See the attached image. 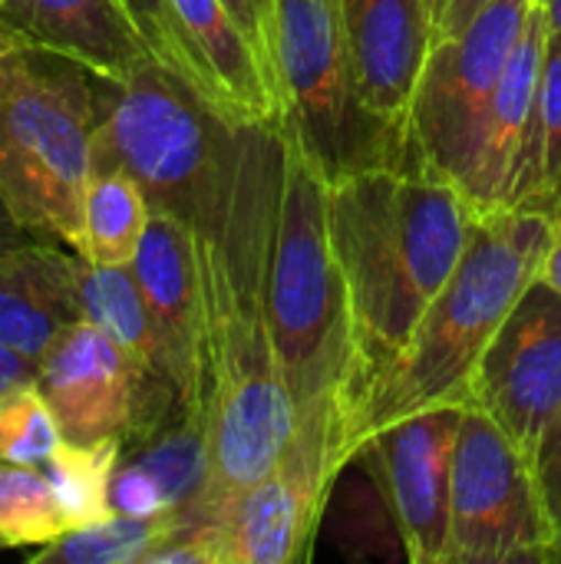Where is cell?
<instances>
[{"label":"cell","mask_w":561,"mask_h":564,"mask_svg":"<svg viewBox=\"0 0 561 564\" xmlns=\"http://www.w3.org/2000/svg\"><path fill=\"white\" fill-rule=\"evenodd\" d=\"M284 182V126L241 129L238 172L222 225L195 238L205 288V426L208 486L185 522H212L222 506L268 476L298 430L268 314V264Z\"/></svg>","instance_id":"obj_1"},{"label":"cell","mask_w":561,"mask_h":564,"mask_svg":"<svg viewBox=\"0 0 561 564\" xmlns=\"http://www.w3.org/2000/svg\"><path fill=\"white\" fill-rule=\"evenodd\" d=\"M327 215L350 317L341 393L347 426L456 271L476 208L453 182L423 169H370L331 182Z\"/></svg>","instance_id":"obj_2"},{"label":"cell","mask_w":561,"mask_h":564,"mask_svg":"<svg viewBox=\"0 0 561 564\" xmlns=\"http://www.w3.org/2000/svg\"><path fill=\"white\" fill-rule=\"evenodd\" d=\"M552 231L555 218L539 212H476L466 251L407 350L347 416L344 449L350 459L403 416L470 403L473 377L493 337L539 281Z\"/></svg>","instance_id":"obj_3"},{"label":"cell","mask_w":561,"mask_h":564,"mask_svg":"<svg viewBox=\"0 0 561 564\" xmlns=\"http://www.w3.org/2000/svg\"><path fill=\"white\" fill-rule=\"evenodd\" d=\"M96 126L93 73L0 20V198L26 235L79 248Z\"/></svg>","instance_id":"obj_4"},{"label":"cell","mask_w":561,"mask_h":564,"mask_svg":"<svg viewBox=\"0 0 561 564\" xmlns=\"http://www.w3.org/2000/svg\"><path fill=\"white\" fill-rule=\"evenodd\" d=\"M96 79V169L129 172L152 212L208 238L231 202L241 129L159 63Z\"/></svg>","instance_id":"obj_5"},{"label":"cell","mask_w":561,"mask_h":564,"mask_svg":"<svg viewBox=\"0 0 561 564\" xmlns=\"http://www.w3.org/2000/svg\"><path fill=\"white\" fill-rule=\"evenodd\" d=\"M327 188L331 182L284 129V182L268 264V314L278 367L298 420L321 406H341L350 364L347 291L331 241Z\"/></svg>","instance_id":"obj_6"},{"label":"cell","mask_w":561,"mask_h":564,"mask_svg":"<svg viewBox=\"0 0 561 564\" xmlns=\"http://www.w3.org/2000/svg\"><path fill=\"white\" fill-rule=\"evenodd\" d=\"M274 66L281 126L327 182L370 169H423L413 135L380 119L360 93L344 0H278Z\"/></svg>","instance_id":"obj_7"},{"label":"cell","mask_w":561,"mask_h":564,"mask_svg":"<svg viewBox=\"0 0 561 564\" xmlns=\"http://www.w3.org/2000/svg\"><path fill=\"white\" fill-rule=\"evenodd\" d=\"M536 7L539 0H489L460 33L430 46L417 76L410 132L420 165L460 192L470 182L499 83Z\"/></svg>","instance_id":"obj_8"},{"label":"cell","mask_w":561,"mask_h":564,"mask_svg":"<svg viewBox=\"0 0 561 564\" xmlns=\"http://www.w3.org/2000/svg\"><path fill=\"white\" fill-rule=\"evenodd\" d=\"M555 558L561 552L529 456L483 410L466 403L453 459L450 564Z\"/></svg>","instance_id":"obj_9"},{"label":"cell","mask_w":561,"mask_h":564,"mask_svg":"<svg viewBox=\"0 0 561 564\" xmlns=\"http://www.w3.org/2000/svg\"><path fill=\"white\" fill-rule=\"evenodd\" d=\"M347 463L341 406L301 416L278 466L222 506L212 522H202L215 539L218 564L304 562L327 492Z\"/></svg>","instance_id":"obj_10"},{"label":"cell","mask_w":561,"mask_h":564,"mask_svg":"<svg viewBox=\"0 0 561 564\" xmlns=\"http://www.w3.org/2000/svg\"><path fill=\"white\" fill-rule=\"evenodd\" d=\"M43 390L66 443L119 440L122 449L149 440L179 410L172 383L122 350L89 321L69 324L36 360Z\"/></svg>","instance_id":"obj_11"},{"label":"cell","mask_w":561,"mask_h":564,"mask_svg":"<svg viewBox=\"0 0 561 564\" xmlns=\"http://www.w3.org/2000/svg\"><path fill=\"white\" fill-rule=\"evenodd\" d=\"M532 463L536 446L561 406V297L536 281L493 337L470 390Z\"/></svg>","instance_id":"obj_12"},{"label":"cell","mask_w":561,"mask_h":564,"mask_svg":"<svg viewBox=\"0 0 561 564\" xmlns=\"http://www.w3.org/2000/svg\"><path fill=\"white\" fill-rule=\"evenodd\" d=\"M460 423L463 406H436L384 426L364 446L380 459L384 492L413 564H450V502Z\"/></svg>","instance_id":"obj_13"},{"label":"cell","mask_w":561,"mask_h":564,"mask_svg":"<svg viewBox=\"0 0 561 564\" xmlns=\"http://www.w3.org/2000/svg\"><path fill=\"white\" fill-rule=\"evenodd\" d=\"M162 357L182 410L205 416V288L192 228L152 212L142 248L132 261Z\"/></svg>","instance_id":"obj_14"},{"label":"cell","mask_w":561,"mask_h":564,"mask_svg":"<svg viewBox=\"0 0 561 564\" xmlns=\"http://www.w3.org/2000/svg\"><path fill=\"white\" fill-rule=\"evenodd\" d=\"M357 79L367 106L410 132L417 76L433 46V23L423 0H344ZM413 135V132H410Z\"/></svg>","instance_id":"obj_15"},{"label":"cell","mask_w":561,"mask_h":564,"mask_svg":"<svg viewBox=\"0 0 561 564\" xmlns=\"http://www.w3.org/2000/svg\"><path fill=\"white\" fill-rule=\"evenodd\" d=\"M195 56L208 102L231 122H284L274 76L225 7V0H169Z\"/></svg>","instance_id":"obj_16"},{"label":"cell","mask_w":561,"mask_h":564,"mask_svg":"<svg viewBox=\"0 0 561 564\" xmlns=\"http://www.w3.org/2000/svg\"><path fill=\"white\" fill-rule=\"evenodd\" d=\"M0 20L26 43L60 53L99 79H126L155 63L119 0H7Z\"/></svg>","instance_id":"obj_17"},{"label":"cell","mask_w":561,"mask_h":564,"mask_svg":"<svg viewBox=\"0 0 561 564\" xmlns=\"http://www.w3.org/2000/svg\"><path fill=\"white\" fill-rule=\"evenodd\" d=\"M79 321L76 251L26 235L0 251V344L40 360Z\"/></svg>","instance_id":"obj_18"},{"label":"cell","mask_w":561,"mask_h":564,"mask_svg":"<svg viewBox=\"0 0 561 564\" xmlns=\"http://www.w3.org/2000/svg\"><path fill=\"white\" fill-rule=\"evenodd\" d=\"M546 40H549V17L539 0L536 13L529 17V26L506 66V76L499 83L496 102L489 109L476 165L470 172V182L463 195L473 202L476 212H493L503 208L506 188L513 182V172L519 165V155L529 139V122L539 96V79H542V59H546Z\"/></svg>","instance_id":"obj_19"},{"label":"cell","mask_w":561,"mask_h":564,"mask_svg":"<svg viewBox=\"0 0 561 564\" xmlns=\"http://www.w3.org/2000/svg\"><path fill=\"white\" fill-rule=\"evenodd\" d=\"M503 208L561 215V33L549 26L539 96L529 122V139L506 188Z\"/></svg>","instance_id":"obj_20"},{"label":"cell","mask_w":561,"mask_h":564,"mask_svg":"<svg viewBox=\"0 0 561 564\" xmlns=\"http://www.w3.org/2000/svg\"><path fill=\"white\" fill-rule=\"evenodd\" d=\"M152 208L142 185L122 169H96L83 202L79 254L93 264L129 268L149 231Z\"/></svg>","instance_id":"obj_21"},{"label":"cell","mask_w":561,"mask_h":564,"mask_svg":"<svg viewBox=\"0 0 561 564\" xmlns=\"http://www.w3.org/2000/svg\"><path fill=\"white\" fill-rule=\"evenodd\" d=\"M76 304H79V321L96 324L122 350H129L136 360L162 373L159 337H155L132 264L106 268V264L86 261L76 251Z\"/></svg>","instance_id":"obj_22"},{"label":"cell","mask_w":561,"mask_h":564,"mask_svg":"<svg viewBox=\"0 0 561 564\" xmlns=\"http://www.w3.org/2000/svg\"><path fill=\"white\" fill-rule=\"evenodd\" d=\"M122 459L142 466L159 486L169 512L188 516L208 486V426L202 413L179 410L149 440L122 449Z\"/></svg>","instance_id":"obj_23"},{"label":"cell","mask_w":561,"mask_h":564,"mask_svg":"<svg viewBox=\"0 0 561 564\" xmlns=\"http://www.w3.org/2000/svg\"><path fill=\"white\" fill-rule=\"evenodd\" d=\"M182 525V516H119L73 529L53 545L36 552V564H145L149 555L165 545Z\"/></svg>","instance_id":"obj_24"},{"label":"cell","mask_w":561,"mask_h":564,"mask_svg":"<svg viewBox=\"0 0 561 564\" xmlns=\"http://www.w3.org/2000/svg\"><path fill=\"white\" fill-rule=\"evenodd\" d=\"M69 532L46 469L0 463V549H46Z\"/></svg>","instance_id":"obj_25"},{"label":"cell","mask_w":561,"mask_h":564,"mask_svg":"<svg viewBox=\"0 0 561 564\" xmlns=\"http://www.w3.org/2000/svg\"><path fill=\"white\" fill-rule=\"evenodd\" d=\"M119 459H122L119 440H103V443H89V446L63 440L56 456L43 466L46 476L53 479V489L60 496L69 532L112 516L109 482H112Z\"/></svg>","instance_id":"obj_26"},{"label":"cell","mask_w":561,"mask_h":564,"mask_svg":"<svg viewBox=\"0 0 561 564\" xmlns=\"http://www.w3.org/2000/svg\"><path fill=\"white\" fill-rule=\"evenodd\" d=\"M60 446V423L36 380L20 383L0 397V463L43 469Z\"/></svg>","instance_id":"obj_27"},{"label":"cell","mask_w":561,"mask_h":564,"mask_svg":"<svg viewBox=\"0 0 561 564\" xmlns=\"http://www.w3.org/2000/svg\"><path fill=\"white\" fill-rule=\"evenodd\" d=\"M119 3L129 13V20L136 23V30L142 36V43L149 46L152 59L205 96L195 56L188 50V40H185V33L179 26V17H175L172 3L169 0H119Z\"/></svg>","instance_id":"obj_28"},{"label":"cell","mask_w":561,"mask_h":564,"mask_svg":"<svg viewBox=\"0 0 561 564\" xmlns=\"http://www.w3.org/2000/svg\"><path fill=\"white\" fill-rule=\"evenodd\" d=\"M109 506L112 512L119 516H139V519H149V516H169V506L159 492V486L152 482V476L129 463V459H119L116 473H112V482H109Z\"/></svg>","instance_id":"obj_29"},{"label":"cell","mask_w":561,"mask_h":564,"mask_svg":"<svg viewBox=\"0 0 561 564\" xmlns=\"http://www.w3.org/2000/svg\"><path fill=\"white\" fill-rule=\"evenodd\" d=\"M532 473H536L539 496H542V506H546V516H549V525L561 552V406L536 446Z\"/></svg>","instance_id":"obj_30"},{"label":"cell","mask_w":561,"mask_h":564,"mask_svg":"<svg viewBox=\"0 0 561 564\" xmlns=\"http://www.w3.org/2000/svg\"><path fill=\"white\" fill-rule=\"evenodd\" d=\"M251 46L258 50L261 63L278 83V66H274V43H278V0H225ZM281 89V86H278ZM284 102V99H281Z\"/></svg>","instance_id":"obj_31"},{"label":"cell","mask_w":561,"mask_h":564,"mask_svg":"<svg viewBox=\"0 0 561 564\" xmlns=\"http://www.w3.org/2000/svg\"><path fill=\"white\" fill-rule=\"evenodd\" d=\"M489 0H450V10H446V20H443V30H440V36H453V33H460L483 7H486ZM436 36V40H440ZM433 40V43H436Z\"/></svg>","instance_id":"obj_32"},{"label":"cell","mask_w":561,"mask_h":564,"mask_svg":"<svg viewBox=\"0 0 561 564\" xmlns=\"http://www.w3.org/2000/svg\"><path fill=\"white\" fill-rule=\"evenodd\" d=\"M539 281H546L555 294L561 297V215L555 218V231H552V245L546 251V261H542V271H539Z\"/></svg>","instance_id":"obj_33"},{"label":"cell","mask_w":561,"mask_h":564,"mask_svg":"<svg viewBox=\"0 0 561 564\" xmlns=\"http://www.w3.org/2000/svg\"><path fill=\"white\" fill-rule=\"evenodd\" d=\"M23 238H26V231L13 221L10 208H7L3 198H0V251H7L10 245H17V241H23Z\"/></svg>","instance_id":"obj_34"},{"label":"cell","mask_w":561,"mask_h":564,"mask_svg":"<svg viewBox=\"0 0 561 564\" xmlns=\"http://www.w3.org/2000/svg\"><path fill=\"white\" fill-rule=\"evenodd\" d=\"M423 3H427L430 23H433V36H440V30H443V20H446V10H450V0H423Z\"/></svg>","instance_id":"obj_35"},{"label":"cell","mask_w":561,"mask_h":564,"mask_svg":"<svg viewBox=\"0 0 561 564\" xmlns=\"http://www.w3.org/2000/svg\"><path fill=\"white\" fill-rule=\"evenodd\" d=\"M542 7H546L549 26H552V30H559V33H561V0H542Z\"/></svg>","instance_id":"obj_36"},{"label":"cell","mask_w":561,"mask_h":564,"mask_svg":"<svg viewBox=\"0 0 561 564\" xmlns=\"http://www.w3.org/2000/svg\"><path fill=\"white\" fill-rule=\"evenodd\" d=\"M3 3H7V0H0V7H3Z\"/></svg>","instance_id":"obj_37"}]
</instances>
